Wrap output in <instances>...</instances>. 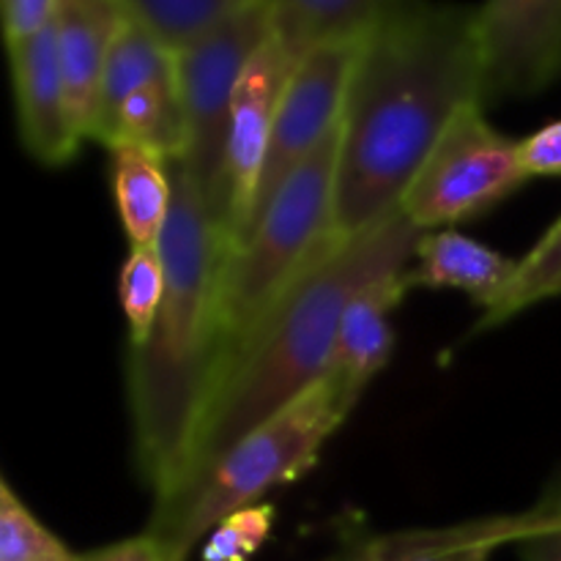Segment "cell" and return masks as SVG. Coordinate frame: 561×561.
Masks as SVG:
<instances>
[{
	"label": "cell",
	"instance_id": "obj_1",
	"mask_svg": "<svg viewBox=\"0 0 561 561\" xmlns=\"http://www.w3.org/2000/svg\"><path fill=\"white\" fill-rule=\"evenodd\" d=\"M482 104L477 9L398 0L365 36L343 110L334 230L362 233L398 211L447 126Z\"/></svg>",
	"mask_w": 561,
	"mask_h": 561
},
{
	"label": "cell",
	"instance_id": "obj_2",
	"mask_svg": "<svg viewBox=\"0 0 561 561\" xmlns=\"http://www.w3.org/2000/svg\"><path fill=\"white\" fill-rule=\"evenodd\" d=\"M173 206L159 239L164 299L140 345H129V405L135 455L157 502L179 488L203 414L217 387L219 266L228 236L181 164H173Z\"/></svg>",
	"mask_w": 561,
	"mask_h": 561
},
{
	"label": "cell",
	"instance_id": "obj_3",
	"mask_svg": "<svg viewBox=\"0 0 561 561\" xmlns=\"http://www.w3.org/2000/svg\"><path fill=\"white\" fill-rule=\"evenodd\" d=\"M420 236L398 208L340 241L305 274L222 378L197 427L184 477L162 502L195 485L241 438L327 378L345 307L373 279L405 272Z\"/></svg>",
	"mask_w": 561,
	"mask_h": 561
},
{
	"label": "cell",
	"instance_id": "obj_4",
	"mask_svg": "<svg viewBox=\"0 0 561 561\" xmlns=\"http://www.w3.org/2000/svg\"><path fill=\"white\" fill-rule=\"evenodd\" d=\"M340 137L343 121L285 181L255 230L225 252L214 301L217 387L233 370L263 323L283 305L285 296L321 257L345 241L334 230Z\"/></svg>",
	"mask_w": 561,
	"mask_h": 561
},
{
	"label": "cell",
	"instance_id": "obj_5",
	"mask_svg": "<svg viewBox=\"0 0 561 561\" xmlns=\"http://www.w3.org/2000/svg\"><path fill=\"white\" fill-rule=\"evenodd\" d=\"M356 403L359 398L327 373V378L299 400L228 449L195 485L157 504L148 531L157 535L175 559L186 561L195 542L211 535L236 510L261 504L274 488L305 477Z\"/></svg>",
	"mask_w": 561,
	"mask_h": 561
},
{
	"label": "cell",
	"instance_id": "obj_6",
	"mask_svg": "<svg viewBox=\"0 0 561 561\" xmlns=\"http://www.w3.org/2000/svg\"><path fill=\"white\" fill-rule=\"evenodd\" d=\"M272 36V11L266 0H250L239 11L175 53L181 102H184L190 148L186 175L206 203L214 222L228 236V137L236 88L252 55Z\"/></svg>",
	"mask_w": 561,
	"mask_h": 561
},
{
	"label": "cell",
	"instance_id": "obj_7",
	"mask_svg": "<svg viewBox=\"0 0 561 561\" xmlns=\"http://www.w3.org/2000/svg\"><path fill=\"white\" fill-rule=\"evenodd\" d=\"M529 181L518 142L493 129L482 104L466 107L433 146L400 211L425 233L482 217Z\"/></svg>",
	"mask_w": 561,
	"mask_h": 561
},
{
	"label": "cell",
	"instance_id": "obj_8",
	"mask_svg": "<svg viewBox=\"0 0 561 561\" xmlns=\"http://www.w3.org/2000/svg\"><path fill=\"white\" fill-rule=\"evenodd\" d=\"M362 42L365 38H359V42L323 44V47L310 49L299 60L288 88H285L277 121H274V135L272 142H268L261 181H257L255 206H252L250 222H247L241 241L255 230L263 211L274 201V195L283 190L285 181L340 126Z\"/></svg>",
	"mask_w": 561,
	"mask_h": 561
},
{
	"label": "cell",
	"instance_id": "obj_9",
	"mask_svg": "<svg viewBox=\"0 0 561 561\" xmlns=\"http://www.w3.org/2000/svg\"><path fill=\"white\" fill-rule=\"evenodd\" d=\"M477 38L485 104L561 82V0H485L477 9Z\"/></svg>",
	"mask_w": 561,
	"mask_h": 561
},
{
	"label": "cell",
	"instance_id": "obj_10",
	"mask_svg": "<svg viewBox=\"0 0 561 561\" xmlns=\"http://www.w3.org/2000/svg\"><path fill=\"white\" fill-rule=\"evenodd\" d=\"M299 60L272 31L236 88L228 137V247L239 244L250 222L274 121Z\"/></svg>",
	"mask_w": 561,
	"mask_h": 561
},
{
	"label": "cell",
	"instance_id": "obj_11",
	"mask_svg": "<svg viewBox=\"0 0 561 561\" xmlns=\"http://www.w3.org/2000/svg\"><path fill=\"white\" fill-rule=\"evenodd\" d=\"M9 60L16 124L25 151L47 168L71 162L85 137L71 115L53 22L36 36L9 44Z\"/></svg>",
	"mask_w": 561,
	"mask_h": 561
},
{
	"label": "cell",
	"instance_id": "obj_12",
	"mask_svg": "<svg viewBox=\"0 0 561 561\" xmlns=\"http://www.w3.org/2000/svg\"><path fill=\"white\" fill-rule=\"evenodd\" d=\"M561 518V488L557 485L526 513L491 515L438 529H409L376 537L354 561H488L502 546H520Z\"/></svg>",
	"mask_w": 561,
	"mask_h": 561
},
{
	"label": "cell",
	"instance_id": "obj_13",
	"mask_svg": "<svg viewBox=\"0 0 561 561\" xmlns=\"http://www.w3.org/2000/svg\"><path fill=\"white\" fill-rule=\"evenodd\" d=\"M126 11L118 0H58L53 16L55 47L80 135L91 137L99 85Z\"/></svg>",
	"mask_w": 561,
	"mask_h": 561
},
{
	"label": "cell",
	"instance_id": "obj_14",
	"mask_svg": "<svg viewBox=\"0 0 561 561\" xmlns=\"http://www.w3.org/2000/svg\"><path fill=\"white\" fill-rule=\"evenodd\" d=\"M416 268H409L411 288L463 290L477 307L493 312L513 288L520 261L491 250L458 230H425L414 247Z\"/></svg>",
	"mask_w": 561,
	"mask_h": 561
},
{
	"label": "cell",
	"instance_id": "obj_15",
	"mask_svg": "<svg viewBox=\"0 0 561 561\" xmlns=\"http://www.w3.org/2000/svg\"><path fill=\"white\" fill-rule=\"evenodd\" d=\"M409 290V268H405V272L373 279L345 307L329 376L340 378L356 398L365 394L373 378L392 359L394 332L389 316Z\"/></svg>",
	"mask_w": 561,
	"mask_h": 561
},
{
	"label": "cell",
	"instance_id": "obj_16",
	"mask_svg": "<svg viewBox=\"0 0 561 561\" xmlns=\"http://www.w3.org/2000/svg\"><path fill=\"white\" fill-rule=\"evenodd\" d=\"M175 77V53H170L148 27L126 14L118 38L113 44L107 66H104L102 85H99L96 113H93L91 140L107 146L110 131L126 99L135 96L142 88L153 82L173 80Z\"/></svg>",
	"mask_w": 561,
	"mask_h": 561
},
{
	"label": "cell",
	"instance_id": "obj_17",
	"mask_svg": "<svg viewBox=\"0 0 561 561\" xmlns=\"http://www.w3.org/2000/svg\"><path fill=\"white\" fill-rule=\"evenodd\" d=\"M272 31L296 58L334 42H359L398 0H266Z\"/></svg>",
	"mask_w": 561,
	"mask_h": 561
},
{
	"label": "cell",
	"instance_id": "obj_18",
	"mask_svg": "<svg viewBox=\"0 0 561 561\" xmlns=\"http://www.w3.org/2000/svg\"><path fill=\"white\" fill-rule=\"evenodd\" d=\"M113 190L121 225L131 247H159L173 206V173L170 162L140 151L113 148Z\"/></svg>",
	"mask_w": 561,
	"mask_h": 561
},
{
	"label": "cell",
	"instance_id": "obj_19",
	"mask_svg": "<svg viewBox=\"0 0 561 561\" xmlns=\"http://www.w3.org/2000/svg\"><path fill=\"white\" fill-rule=\"evenodd\" d=\"M121 146L140 148L170 164L184 162L190 148V126L181 102L179 77L153 82L126 99L107 140L110 151Z\"/></svg>",
	"mask_w": 561,
	"mask_h": 561
},
{
	"label": "cell",
	"instance_id": "obj_20",
	"mask_svg": "<svg viewBox=\"0 0 561 561\" xmlns=\"http://www.w3.org/2000/svg\"><path fill=\"white\" fill-rule=\"evenodd\" d=\"M118 3L170 53H181L250 0H118Z\"/></svg>",
	"mask_w": 561,
	"mask_h": 561
},
{
	"label": "cell",
	"instance_id": "obj_21",
	"mask_svg": "<svg viewBox=\"0 0 561 561\" xmlns=\"http://www.w3.org/2000/svg\"><path fill=\"white\" fill-rule=\"evenodd\" d=\"M559 285H561V217L546 230V236L531 247L529 255L520 257L518 277H515L507 299H504L496 310L485 312V316L480 318L477 332H482V329H493L499 327V323H507L510 318L529 310V307L537 305V301L553 299Z\"/></svg>",
	"mask_w": 561,
	"mask_h": 561
},
{
	"label": "cell",
	"instance_id": "obj_22",
	"mask_svg": "<svg viewBox=\"0 0 561 561\" xmlns=\"http://www.w3.org/2000/svg\"><path fill=\"white\" fill-rule=\"evenodd\" d=\"M118 296L129 323V345H140L164 299V263L159 247H131L121 268Z\"/></svg>",
	"mask_w": 561,
	"mask_h": 561
},
{
	"label": "cell",
	"instance_id": "obj_23",
	"mask_svg": "<svg viewBox=\"0 0 561 561\" xmlns=\"http://www.w3.org/2000/svg\"><path fill=\"white\" fill-rule=\"evenodd\" d=\"M0 561H80L14 493L0 482Z\"/></svg>",
	"mask_w": 561,
	"mask_h": 561
},
{
	"label": "cell",
	"instance_id": "obj_24",
	"mask_svg": "<svg viewBox=\"0 0 561 561\" xmlns=\"http://www.w3.org/2000/svg\"><path fill=\"white\" fill-rule=\"evenodd\" d=\"M277 520L274 504H252V507L236 510L222 520L203 546V561H250L268 540Z\"/></svg>",
	"mask_w": 561,
	"mask_h": 561
},
{
	"label": "cell",
	"instance_id": "obj_25",
	"mask_svg": "<svg viewBox=\"0 0 561 561\" xmlns=\"http://www.w3.org/2000/svg\"><path fill=\"white\" fill-rule=\"evenodd\" d=\"M518 157L529 179H559L561 175V121L542 126L518 142Z\"/></svg>",
	"mask_w": 561,
	"mask_h": 561
},
{
	"label": "cell",
	"instance_id": "obj_26",
	"mask_svg": "<svg viewBox=\"0 0 561 561\" xmlns=\"http://www.w3.org/2000/svg\"><path fill=\"white\" fill-rule=\"evenodd\" d=\"M55 5L58 0H0L5 44L22 42V38H31L44 31L53 22Z\"/></svg>",
	"mask_w": 561,
	"mask_h": 561
},
{
	"label": "cell",
	"instance_id": "obj_27",
	"mask_svg": "<svg viewBox=\"0 0 561 561\" xmlns=\"http://www.w3.org/2000/svg\"><path fill=\"white\" fill-rule=\"evenodd\" d=\"M80 561H179L173 557L168 546L159 540L157 535L146 531V535L129 537V540L113 542V546H104L99 551L85 553Z\"/></svg>",
	"mask_w": 561,
	"mask_h": 561
},
{
	"label": "cell",
	"instance_id": "obj_28",
	"mask_svg": "<svg viewBox=\"0 0 561 561\" xmlns=\"http://www.w3.org/2000/svg\"><path fill=\"white\" fill-rule=\"evenodd\" d=\"M520 557L524 561H561V518L548 529H542L540 535L520 542Z\"/></svg>",
	"mask_w": 561,
	"mask_h": 561
},
{
	"label": "cell",
	"instance_id": "obj_29",
	"mask_svg": "<svg viewBox=\"0 0 561 561\" xmlns=\"http://www.w3.org/2000/svg\"><path fill=\"white\" fill-rule=\"evenodd\" d=\"M557 296H561V285H559V288H557Z\"/></svg>",
	"mask_w": 561,
	"mask_h": 561
}]
</instances>
